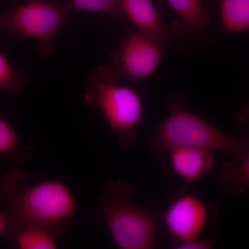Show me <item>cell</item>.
Wrapping results in <instances>:
<instances>
[{"label": "cell", "mask_w": 249, "mask_h": 249, "mask_svg": "<svg viewBox=\"0 0 249 249\" xmlns=\"http://www.w3.org/2000/svg\"><path fill=\"white\" fill-rule=\"evenodd\" d=\"M23 168L10 170L0 178V201L6 206L10 226L35 224L68 234L78 214L76 197L62 180L48 178L27 186Z\"/></svg>", "instance_id": "obj_1"}, {"label": "cell", "mask_w": 249, "mask_h": 249, "mask_svg": "<svg viewBox=\"0 0 249 249\" xmlns=\"http://www.w3.org/2000/svg\"><path fill=\"white\" fill-rule=\"evenodd\" d=\"M169 115L157 127V134L149 143L155 157L168 155L178 147H201L219 151L240 160L249 154L246 137L230 135L192 112L185 106L184 98L171 95L166 100Z\"/></svg>", "instance_id": "obj_2"}, {"label": "cell", "mask_w": 249, "mask_h": 249, "mask_svg": "<svg viewBox=\"0 0 249 249\" xmlns=\"http://www.w3.org/2000/svg\"><path fill=\"white\" fill-rule=\"evenodd\" d=\"M121 78L114 67H98L87 80L84 99L90 108L103 113L121 148L125 149L137 145L143 106L135 90L121 84Z\"/></svg>", "instance_id": "obj_3"}, {"label": "cell", "mask_w": 249, "mask_h": 249, "mask_svg": "<svg viewBox=\"0 0 249 249\" xmlns=\"http://www.w3.org/2000/svg\"><path fill=\"white\" fill-rule=\"evenodd\" d=\"M133 194L129 183L109 180L100 196L103 217L118 248H154L163 213L137 206L132 201Z\"/></svg>", "instance_id": "obj_4"}, {"label": "cell", "mask_w": 249, "mask_h": 249, "mask_svg": "<svg viewBox=\"0 0 249 249\" xmlns=\"http://www.w3.org/2000/svg\"><path fill=\"white\" fill-rule=\"evenodd\" d=\"M71 11L69 2L29 0L6 16L7 32L35 42L39 55L46 58L53 52Z\"/></svg>", "instance_id": "obj_5"}, {"label": "cell", "mask_w": 249, "mask_h": 249, "mask_svg": "<svg viewBox=\"0 0 249 249\" xmlns=\"http://www.w3.org/2000/svg\"><path fill=\"white\" fill-rule=\"evenodd\" d=\"M165 46L137 31L126 36L111 52L110 58L121 76L136 82L150 76L158 68L167 52Z\"/></svg>", "instance_id": "obj_6"}, {"label": "cell", "mask_w": 249, "mask_h": 249, "mask_svg": "<svg viewBox=\"0 0 249 249\" xmlns=\"http://www.w3.org/2000/svg\"><path fill=\"white\" fill-rule=\"evenodd\" d=\"M209 217V209L199 197L181 193L163 213V223L178 245L199 238Z\"/></svg>", "instance_id": "obj_7"}, {"label": "cell", "mask_w": 249, "mask_h": 249, "mask_svg": "<svg viewBox=\"0 0 249 249\" xmlns=\"http://www.w3.org/2000/svg\"><path fill=\"white\" fill-rule=\"evenodd\" d=\"M124 18H129L139 32L163 44L175 42L182 35L178 24L168 26L160 17L152 0H120Z\"/></svg>", "instance_id": "obj_8"}, {"label": "cell", "mask_w": 249, "mask_h": 249, "mask_svg": "<svg viewBox=\"0 0 249 249\" xmlns=\"http://www.w3.org/2000/svg\"><path fill=\"white\" fill-rule=\"evenodd\" d=\"M214 151L201 147H178L168 153L174 173L187 182L201 181L215 169Z\"/></svg>", "instance_id": "obj_9"}, {"label": "cell", "mask_w": 249, "mask_h": 249, "mask_svg": "<svg viewBox=\"0 0 249 249\" xmlns=\"http://www.w3.org/2000/svg\"><path fill=\"white\" fill-rule=\"evenodd\" d=\"M66 232L35 224H16L10 226L8 240L19 249H56Z\"/></svg>", "instance_id": "obj_10"}, {"label": "cell", "mask_w": 249, "mask_h": 249, "mask_svg": "<svg viewBox=\"0 0 249 249\" xmlns=\"http://www.w3.org/2000/svg\"><path fill=\"white\" fill-rule=\"evenodd\" d=\"M181 18L191 35H202L209 27L211 18L201 0H167Z\"/></svg>", "instance_id": "obj_11"}, {"label": "cell", "mask_w": 249, "mask_h": 249, "mask_svg": "<svg viewBox=\"0 0 249 249\" xmlns=\"http://www.w3.org/2000/svg\"><path fill=\"white\" fill-rule=\"evenodd\" d=\"M222 173L219 184L233 196H244L249 186V154L240 160H227Z\"/></svg>", "instance_id": "obj_12"}, {"label": "cell", "mask_w": 249, "mask_h": 249, "mask_svg": "<svg viewBox=\"0 0 249 249\" xmlns=\"http://www.w3.org/2000/svg\"><path fill=\"white\" fill-rule=\"evenodd\" d=\"M221 20L226 31L232 34L249 28V0H221Z\"/></svg>", "instance_id": "obj_13"}, {"label": "cell", "mask_w": 249, "mask_h": 249, "mask_svg": "<svg viewBox=\"0 0 249 249\" xmlns=\"http://www.w3.org/2000/svg\"><path fill=\"white\" fill-rule=\"evenodd\" d=\"M33 154L34 148L23 143L14 126L0 118V155L8 156L14 161L22 163Z\"/></svg>", "instance_id": "obj_14"}, {"label": "cell", "mask_w": 249, "mask_h": 249, "mask_svg": "<svg viewBox=\"0 0 249 249\" xmlns=\"http://www.w3.org/2000/svg\"><path fill=\"white\" fill-rule=\"evenodd\" d=\"M27 84L25 75L15 70L7 57L0 52V91L19 93Z\"/></svg>", "instance_id": "obj_15"}, {"label": "cell", "mask_w": 249, "mask_h": 249, "mask_svg": "<svg viewBox=\"0 0 249 249\" xmlns=\"http://www.w3.org/2000/svg\"><path fill=\"white\" fill-rule=\"evenodd\" d=\"M68 2L72 11L99 13L117 19L124 18L120 0H70Z\"/></svg>", "instance_id": "obj_16"}, {"label": "cell", "mask_w": 249, "mask_h": 249, "mask_svg": "<svg viewBox=\"0 0 249 249\" xmlns=\"http://www.w3.org/2000/svg\"><path fill=\"white\" fill-rule=\"evenodd\" d=\"M216 246V240L213 238L204 239L190 241L184 243L178 244L176 249H212Z\"/></svg>", "instance_id": "obj_17"}, {"label": "cell", "mask_w": 249, "mask_h": 249, "mask_svg": "<svg viewBox=\"0 0 249 249\" xmlns=\"http://www.w3.org/2000/svg\"><path fill=\"white\" fill-rule=\"evenodd\" d=\"M9 231V221L5 210L0 209V237L7 238Z\"/></svg>", "instance_id": "obj_18"}, {"label": "cell", "mask_w": 249, "mask_h": 249, "mask_svg": "<svg viewBox=\"0 0 249 249\" xmlns=\"http://www.w3.org/2000/svg\"><path fill=\"white\" fill-rule=\"evenodd\" d=\"M0 32H7L6 16L0 14Z\"/></svg>", "instance_id": "obj_19"}]
</instances>
